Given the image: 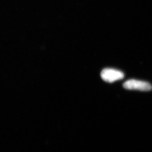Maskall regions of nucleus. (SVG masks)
<instances>
[{"label":"nucleus","mask_w":152,"mask_h":152,"mask_svg":"<svg viewBox=\"0 0 152 152\" xmlns=\"http://www.w3.org/2000/svg\"><path fill=\"white\" fill-rule=\"evenodd\" d=\"M101 76L104 81L112 83L124 78V75L118 70L107 68L102 71Z\"/></svg>","instance_id":"nucleus-2"},{"label":"nucleus","mask_w":152,"mask_h":152,"mask_svg":"<svg viewBox=\"0 0 152 152\" xmlns=\"http://www.w3.org/2000/svg\"><path fill=\"white\" fill-rule=\"evenodd\" d=\"M125 89L130 90L148 91L152 90L151 85L148 82L138 80H130L125 82L123 85Z\"/></svg>","instance_id":"nucleus-1"}]
</instances>
